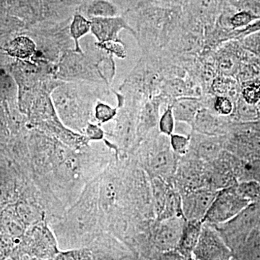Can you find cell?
<instances>
[{"label": "cell", "mask_w": 260, "mask_h": 260, "mask_svg": "<svg viewBox=\"0 0 260 260\" xmlns=\"http://www.w3.org/2000/svg\"><path fill=\"white\" fill-rule=\"evenodd\" d=\"M98 178L88 183L60 220L50 224L60 250L88 247L103 232L98 204Z\"/></svg>", "instance_id": "1"}, {"label": "cell", "mask_w": 260, "mask_h": 260, "mask_svg": "<svg viewBox=\"0 0 260 260\" xmlns=\"http://www.w3.org/2000/svg\"><path fill=\"white\" fill-rule=\"evenodd\" d=\"M20 257L28 255L49 260L60 251L55 235L47 220L28 228L18 244Z\"/></svg>", "instance_id": "2"}, {"label": "cell", "mask_w": 260, "mask_h": 260, "mask_svg": "<svg viewBox=\"0 0 260 260\" xmlns=\"http://www.w3.org/2000/svg\"><path fill=\"white\" fill-rule=\"evenodd\" d=\"M213 226L233 252L254 229L260 226V200L248 205L237 216L226 223Z\"/></svg>", "instance_id": "3"}, {"label": "cell", "mask_w": 260, "mask_h": 260, "mask_svg": "<svg viewBox=\"0 0 260 260\" xmlns=\"http://www.w3.org/2000/svg\"><path fill=\"white\" fill-rule=\"evenodd\" d=\"M161 138L153 147H148L146 151L143 152L139 156L138 164L147 173L149 178L159 177L169 182V179L174 177L177 170L178 155L173 152L170 143Z\"/></svg>", "instance_id": "4"}, {"label": "cell", "mask_w": 260, "mask_h": 260, "mask_svg": "<svg viewBox=\"0 0 260 260\" xmlns=\"http://www.w3.org/2000/svg\"><path fill=\"white\" fill-rule=\"evenodd\" d=\"M185 223L186 219L183 216L150 221L148 229L150 256L155 251L177 249L180 242Z\"/></svg>", "instance_id": "5"}, {"label": "cell", "mask_w": 260, "mask_h": 260, "mask_svg": "<svg viewBox=\"0 0 260 260\" xmlns=\"http://www.w3.org/2000/svg\"><path fill=\"white\" fill-rule=\"evenodd\" d=\"M250 202L238 193L232 185L218 191L203 223L218 225L226 223L242 211Z\"/></svg>", "instance_id": "6"}, {"label": "cell", "mask_w": 260, "mask_h": 260, "mask_svg": "<svg viewBox=\"0 0 260 260\" xmlns=\"http://www.w3.org/2000/svg\"><path fill=\"white\" fill-rule=\"evenodd\" d=\"M194 260H232L233 252L213 225L203 223L193 250Z\"/></svg>", "instance_id": "7"}, {"label": "cell", "mask_w": 260, "mask_h": 260, "mask_svg": "<svg viewBox=\"0 0 260 260\" xmlns=\"http://www.w3.org/2000/svg\"><path fill=\"white\" fill-rule=\"evenodd\" d=\"M88 247L91 260H140L125 243L107 232H103Z\"/></svg>", "instance_id": "8"}, {"label": "cell", "mask_w": 260, "mask_h": 260, "mask_svg": "<svg viewBox=\"0 0 260 260\" xmlns=\"http://www.w3.org/2000/svg\"><path fill=\"white\" fill-rule=\"evenodd\" d=\"M217 192L218 191L208 188L183 192L181 194V209L186 220L203 222Z\"/></svg>", "instance_id": "9"}, {"label": "cell", "mask_w": 260, "mask_h": 260, "mask_svg": "<svg viewBox=\"0 0 260 260\" xmlns=\"http://www.w3.org/2000/svg\"><path fill=\"white\" fill-rule=\"evenodd\" d=\"M209 108L203 107L198 112L191 129L198 134L221 136L226 133L227 123Z\"/></svg>", "instance_id": "10"}, {"label": "cell", "mask_w": 260, "mask_h": 260, "mask_svg": "<svg viewBox=\"0 0 260 260\" xmlns=\"http://www.w3.org/2000/svg\"><path fill=\"white\" fill-rule=\"evenodd\" d=\"M91 31L102 44L111 41H118L119 32L123 29L131 30L127 23L120 17L93 18Z\"/></svg>", "instance_id": "11"}, {"label": "cell", "mask_w": 260, "mask_h": 260, "mask_svg": "<svg viewBox=\"0 0 260 260\" xmlns=\"http://www.w3.org/2000/svg\"><path fill=\"white\" fill-rule=\"evenodd\" d=\"M198 138L191 135L190 148H194L197 156L205 162H213L221 155L223 142L221 136H207L198 134ZM189 148V149H190Z\"/></svg>", "instance_id": "12"}, {"label": "cell", "mask_w": 260, "mask_h": 260, "mask_svg": "<svg viewBox=\"0 0 260 260\" xmlns=\"http://www.w3.org/2000/svg\"><path fill=\"white\" fill-rule=\"evenodd\" d=\"M172 106L176 121L191 127L198 112L201 108L205 107L201 99L191 96L177 98Z\"/></svg>", "instance_id": "13"}, {"label": "cell", "mask_w": 260, "mask_h": 260, "mask_svg": "<svg viewBox=\"0 0 260 260\" xmlns=\"http://www.w3.org/2000/svg\"><path fill=\"white\" fill-rule=\"evenodd\" d=\"M233 260H260V226L256 228L244 242L233 251Z\"/></svg>", "instance_id": "14"}, {"label": "cell", "mask_w": 260, "mask_h": 260, "mask_svg": "<svg viewBox=\"0 0 260 260\" xmlns=\"http://www.w3.org/2000/svg\"><path fill=\"white\" fill-rule=\"evenodd\" d=\"M203 222L186 220L177 249L188 256H193V250L199 239Z\"/></svg>", "instance_id": "15"}, {"label": "cell", "mask_w": 260, "mask_h": 260, "mask_svg": "<svg viewBox=\"0 0 260 260\" xmlns=\"http://www.w3.org/2000/svg\"><path fill=\"white\" fill-rule=\"evenodd\" d=\"M20 181L8 174H0V211L19 199Z\"/></svg>", "instance_id": "16"}, {"label": "cell", "mask_w": 260, "mask_h": 260, "mask_svg": "<svg viewBox=\"0 0 260 260\" xmlns=\"http://www.w3.org/2000/svg\"><path fill=\"white\" fill-rule=\"evenodd\" d=\"M8 55L20 59L31 57L36 51V44L26 37H18L10 43L6 49Z\"/></svg>", "instance_id": "17"}, {"label": "cell", "mask_w": 260, "mask_h": 260, "mask_svg": "<svg viewBox=\"0 0 260 260\" xmlns=\"http://www.w3.org/2000/svg\"><path fill=\"white\" fill-rule=\"evenodd\" d=\"M159 119V104L153 103L147 106L140 117V124L138 125L140 134L144 135L152 128L158 125Z\"/></svg>", "instance_id": "18"}, {"label": "cell", "mask_w": 260, "mask_h": 260, "mask_svg": "<svg viewBox=\"0 0 260 260\" xmlns=\"http://www.w3.org/2000/svg\"><path fill=\"white\" fill-rule=\"evenodd\" d=\"M90 30H91V21L84 18L82 15H75L70 25V34L75 40L77 51L80 50V48L78 46V40L80 38L86 35Z\"/></svg>", "instance_id": "19"}, {"label": "cell", "mask_w": 260, "mask_h": 260, "mask_svg": "<svg viewBox=\"0 0 260 260\" xmlns=\"http://www.w3.org/2000/svg\"><path fill=\"white\" fill-rule=\"evenodd\" d=\"M236 188L238 193L250 203L260 200V184L256 181H242Z\"/></svg>", "instance_id": "20"}, {"label": "cell", "mask_w": 260, "mask_h": 260, "mask_svg": "<svg viewBox=\"0 0 260 260\" xmlns=\"http://www.w3.org/2000/svg\"><path fill=\"white\" fill-rule=\"evenodd\" d=\"M89 14L93 18H112L116 17L117 10L114 5L104 0L95 1L89 8Z\"/></svg>", "instance_id": "21"}, {"label": "cell", "mask_w": 260, "mask_h": 260, "mask_svg": "<svg viewBox=\"0 0 260 260\" xmlns=\"http://www.w3.org/2000/svg\"><path fill=\"white\" fill-rule=\"evenodd\" d=\"M175 118L173 114L172 104H169L158 121V129L160 134L167 137H170L174 134L176 128Z\"/></svg>", "instance_id": "22"}, {"label": "cell", "mask_w": 260, "mask_h": 260, "mask_svg": "<svg viewBox=\"0 0 260 260\" xmlns=\"http://www.w3.org/2000/svg\"><path fill=\"white\" fill-rule=\"evenodd\" d=\"M211 88L216 96H225L231 99L235 94L234 83L232 80L224 77L215 78L212 82Z\"/></svg>", "instance_id": "23"}, {"label": "cell", "mask_w": 260, "mask_h": 260, "mask_svg": "<svg viewBox=\"0 0 260 260\" xmlns=\"http://www.w3.org/2000/svg\"><path fill=\"white\" fill-rule=\"evenodd\" d=\"M169 143L171 148L178 156H184L190 148L191 135L177 134L171 135Z\"/></svg>", "instance_id": "24"}, {"label": "cell", "mask_w": 260, "mask_h": 260, "mask_svg": "<svg viewBox=\"0 0 260 260\" xmlns=\"http://www.w3.org/2000/svg\"><path fill=\"white\" fill-rule=\"evenodd\" d=\"M218 0H193L191 3L194 15L200 19L210 18L218 6Z\"/></svg>", "instance_id": "25"}, {"label": "cell", "mask_w": 260, "mask_h": 260, "mask_svg": "<svg viewBox=\"0 0 260 260\" xmlns=\"http://www.w3.org/2000/svg\"><path fill=\"white\" fill-rule=\"evenodd\" d=\"M91 251L89 247L60 250L49 260H91Z\"/></svg>", "instance_id": "26"}, {"label": "cell", "mask_w": 260, "mask_h": 260, "mask_svg": "<svg viewBox=\"0 0 260 260\" xmlns=\"http://www.w3.org/2000/svg\"><path fill=\"white\" fill-rule=\"evenodd\" d=\"M259 17L253 14L249 10H242L233 15L230 19V24L234 29L246 28Z\"/></svg>", "instance_id": "27"}, {"label": "cell", "mask_w": 260, "mask_h": 260, "mask_svg": "<svg viewBox=\"0 0 260 260\" xmlns=\"http://www.w3.org/2000/svg\"><path fill=\"white\" fill-rule=\"evenodd\" d=\"M148 260H194L193 256H188L181 252L179 249L165 251H155Z\"/></svg>", "instance_id": "28"}, {"label": "cell", "mask_w": 260, "mask_h": 260, "mask_svg": "<svg viewBox=\"0 0 260 260\" xmlns=\"http://www.w3.org/2000/svg\"><path fill=\"white\" fill-rule=\"evenodd\" d=\"M213 111L221 116L232 115L234 112V104L229 98L216 96L213 101Z\"/></svg>", "instance_id": "29"}, {"label": "cell", "mask_w": 260, "mask_h": 260, "mask_svg": "<svg viewBox=\"0 0 260 260\" xmlns=\"http://www.w3.org/2000/svg\"><path fill=\"white\" fill-rule=\"evenodd\" d=\"M242 96L244 102L255 106L260 102V84L252 83L243 89Z\"/></svg>", "instance_id": "30"}, {"label": "cell", "mask_w": 260, "mask_h": 260, "mask_svg": "<svg viewBox=\"0 0 260 260\" xmlns=\"http://www.w3.org/2000/svg\"><path fill=\"white\" fill-rule=\"evenodd\" d=\"M116 114V109L109 107L106 104L99 103L95 109V116L100 122L106 123L114 119Z\"/></svg>", "instance_id": "31"}, {"label": "cell", "mask_w": 260, "mask_h": 260, "mask_svg": "<svg viewBox=\"0 0 260 260\" xmlns=\"http://www.w3.org/2000/svg\"><path fill=\"white\" fill-rule=\"evenodd\" d=\"M254 106L248 104L243 101H239L238 103L237 114L238 117L242 120H253L255 119L256 112L254 108Z\"/></svg>", "instance_id": "32"}, {"label": "cell", "mask_w": 260, "mask_h": 260, "mask_svg": "<svg viewBox=\"0 0 260 260\" xmlns=\"http://www.w3.org/2000/svg\"><path fill=\"white\" fill-rule=\"evenodd\" d=\"M103 45L105 46L106 49L112 53L115 54L118 57L124 58L126 56V51L124 45L121 42L118 41H111L103 43Z\"/></svg>", "instance_id": "33"}, {"label": "cell", "mask_w": 260, "mask_h": 260, "mask_svg": "<svg viewBox=\"0 0 260 260\" xmlns=\"http://www.w3.org/2000/svg\"><path fill=\"white\" fill-rule=\"evenodd\" d=\"M85 134L88 139L92 140H102L104 138V131L99 126L93 124H88L85 127Z\"/></svg>", "instance_id": "34"}, {"label": "cell", "mask_w": 260, "mask_h": 260, "mask_svg": "<svg viewBox=\"0 0 260 260\" xmlns=\"http://www.w3.org/2000/svg\"><path fill=\"white\" fill-rule=\"evenodd\" d=\"M259 31H260V18L246 26V28L238 30L237 32L238 35H243V34L248 35V34Z\"/></svg>", "instance_id": "35"}]
</instances>
